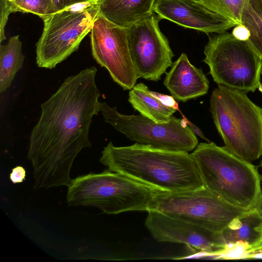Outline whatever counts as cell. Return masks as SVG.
I'll use <instances>...</instances> for the list:
<instances>
[{"mask_svg":"<svg viewBox=\"0 0 262 262\" xmlns=\"http://www.w3.org/2000/svg\"><path fill=\"white\" fill-rule=\"evenodd\" d=\"M97 72L92 67L67 77L41 104V115L32 129L28 154L35 188L68 187L75 159L82 149L92 146L90 127L101 104Z\"/></svg>","mask_w":262,"mask_h":262,"instance_id":"6da1fadb","label":"cell"},{"mask_svg":"<svg viewBox=\"0 0 262 262\" xmlns=\"http://www.w3.org/2000/svg\"><path fill=\"white\" fill-rule=\"evenodd\" d=\"M99 161L109 170L162 191L175 192L204 187L192 155L155 148L137 143L117 147L110 142Z\"/></svg>","mask_w":262,"mask_h":262,"instance_id":"7a4b0ae2","label":"cell"},{"mask_svg":"<svg viewBox=\"0 0 262 262\" xmlns=\"http://www.w3.org/2000/svg\"><path fill=\"white\" fill-rule=\"evenodd\" d=\"M209 110L228 151L251 163L262 156V108L246 92L218 85L210 96Z\"/></svg>","mask_w":262,"mask_h":262,"instance_id":"3957f363","label":"cell"},{"mask_svg":"<svg viewBox=\"0 0 262 262\" xmlns=\"http://www.w3.org/2000/svg\"><path fill=\"white\" fill-rule=\"evenodd\" d=\"M191 154L205 188L233 205L253 208L262 191L261 176L252 163L210 142L199 143Z\"/></svg>","mask_w":262,"mask_h":262,"instance_id":"277c9868","label":"cell"},{"mask_svg":"<svg viewBox=\"0 0 262 262\" xmlns=\"http://www.w3.org/2000/svg\"><path fill=\"white\" fill-rule=\"evenodd\" d=\"M68 187L69 205L95 207L108 214L148 211L155 196L162 191L109 170L79 176Z\"/></svg>","mask_w":262,"mask_h":262,"instance_id":"5b68a950","label":"cell"},{"mask_svg":"<svg viewBox=\"0 0 262 262\" xmlns=\"http://www.w3.org/2000/svg\"><path fill=\"white\" fill-rule=\"evenodd\" d=\"M203 61L218 84L254 92L260 83L262 58L248 40L227 32L208 35Z\"/></svg>","mask_w":262,"mask_h":262,"instance_id":"8992f818","label":"cell"},{"mask_svg":"<svg viewBox=\"0 0 262 262\" xmlns=\"http://www.w3.org/2000/svg\"><path fill=\"white\" fill-rule=\"evenodd\" d=\"M98 14V0H96L71 6L41 18L44 27L36 48L38 67L54 68L77 50Z\"/></svg>","mask_w":262,"mask_h":262,"instance_id":"52a82bcc","label":"cell"},{"mask_svg":"<svg viewBox=\"0 0 262 262\" xmlns=\"http://www.w3.org/2000/svg\"><path fill=\"white\" fill-rule=\"evenodd\" d=\"M250 209L229 204L204 187L180 192L160 191L154 198L149 210L222 232L233 219Z\"/></svg>","mask_w":262,"mask_h":262,"instance_id":"ba28073f","label":"cell"},{"mask_svg":"<svg viewBox=\"0 0 262 262\" xmlns=\"http://www.w3.org/2000/svg\"><path fill=\"white\" fill-rule=\"evenodd\" d=\"M100 112L105 122L137 143L164 150L187 152L198 145L195 133L185 118L172 116L166 122L157 123L141 114H122L105 102L101 103Z\"/></svg>","mask_w":262,"mask_h":262,"instance_id":"9c48e42d","label":"cell"},{"mask_svg":"<svg viewBox=\"0 0 262 262\" xmlns=\"http://www.w3.org/2000/svg\"><path fill=\"white\" fill-rule=\"evenodd\" d=\"M161 19L153 12L128 28V48L138 79L158 81L172 65L174 54L160 30Z\"/></svg>","mask_w":262,"mask_h":262,"instance_id":"30bf717a","label":"cell"},{"mask_svg":"<svg viewBox=\"0 0 262 262\" xmlns=\"http://www.w3.org/2000/svg\"><path fill=\"white\" fill-rule=\"evenodd\" d=\"M90 32L94 59L124 90H132L138 78L128 48V29L118 26L98 14Z\"/></svg>","mask_w":262,"mask_h":262,"instance_id":"8fae6325","label":"cell"},{"mask_svg":"<svg viewBox=\"0 0 262 262\" xmlns=\"http://www.w3.org/2000/svg\"><path fill=\"white\" fill-rule=\"evenodd\" d=\"M147 212L145 225L158 242L184 244L203 256L213 258L226 245L222 232H214L155 210Z\"/></svg>","mask_w":262,"mask_h":262,"instance_id":"7c38bea8","label":"cell"},{"mask_svg":"<svg viewBox=\"0 0 262 262\" xmlns=\"http://www.w3.org/2000/svg\"><path fill=\"white\" fill-rule=\"evenodd\" d=\"M153 12L161 19L207 34L225 32L238 25L198 0H155Z\"/></svg>","mask_w":262,"mask_h":262,"instance_id":"4fadbf2b","label":"cell"},{"mask_svg":"<svg viewBox=\"0 0 262 262\" xmlns=\"http://www.w3.org/2000/svg\"><path fill=\"white\" fill-rule=\"evenodd\" d=\"M164 85L175 100L186 102L206 95L209 82L202 69L193 66L183 53L166 73Z\"/></svg>","mask_w":262,"mask_h":262,"instance_id":"5bb4252c","label":"cell"},{"mask_svg":"<svg viewBox=\"0 0 262 262\" xmlns=\"http://www.w3.org/2000/svg\"><path fill=\"white\" fill-rule=\"evenodd\" d=\"M155 0H98L99 14L115 24L128 28L153 13Z\"/></svg>","mask_w":262,"mask_h":262,"instance_id":"9a60e30c","label":"cell"},{"mask_svg":"<svg viewBox=\"0 0 262 262\" xmlns=\"http://www.w3.org/2000/svg\"><path fill=\"white\" fill-rule=\"evenodd\" d=\"M128 101L141 115L157 123L167 122L177 110L163 104L143 83L136 84L130 90Z\"/></svg>","mask_w":262,"mask_h":262,"instance_id":"2e32d148","label":"cell"},{"mask_svg":"<svg viewBox=\"0 0 262 262\" xmlns=\"http://www.w3.org/2000/svg\"><path fill=\"white\" fill-rule=\"evenodd\" d=\"M261 222V217L253 208L235 218L222 232L226 244L242 241L252 245L256 251L262 250L260 234L256 230Z\"/></svg>","mask_w":262,"mask_h":262,"instance_id":"e0dca14e","label":"cell"},{"mask_svg":"<svg viewBox=\"0 0 262 262\" xmlns=\"http://www.w3.org/2000/svg\"><path fill=\"white\" fill-rule=\"evenodd\" d=\"M19 35L11 37L7 43L0 46V93L6 91L17 72L21 69L25 56Z\"/></svg>","mask_w":262,"mask_h":262,"instance_id":"ac0fdd59","label":"cell"},{"mask_svg":"<svg viewBox=\"0 0 262 262\" xmlns=\"http://www.w3.org/2000/svg\"><path fill=\"white\" fill-rule=\"evenodd\" d=\"M241 23L249 32L248 41L262 58V0H246Z\"/></svg>","mask_w":262,"mask_h":262,"instance_id":"d6986e66","label":"cell"},{"mask_svg":"<svg viewBox=\"0 0 262 262\" xmlns=\"http://www.w3.org/2000/svg\"><path fill=\"white\" fill-rule=\"evenodd\" d=\"M210 10L241 25L246 0H198Z\"/></svg>","mask_w":262,"mask_h":262,"instance_id":"ffe728a7","label":"cell"},{"mask_svg":"<svg viewBox=\"0 0 262 262\" xmlns=\"http://www.w3.org/2000/svg\"><path fill=\"white\" fill-rule=\"evenodd\" d=\"M15 12L30 13L41 18L57 12L52 0H8Z\"/></svg>","mask_w":262,"mask_h":262,"instance_id":"44dd1931","label":"cell"},{"mask_svg":"<svg viewBox=\"0 0 262 262\" xmlns=\"http://www.w3.org/2000/svg\"><path fill=\"white\" fill-rule=\"evenodd\" d=\"M255 251L254 247L248 243L238 241L226 244L213 258L219 259H248V256Z\"/></svg>","mask_w":262,"mask_h":262,"instance_id":"7402d4cb","label":"cell"},{"mask_svg":"<svg viewBox=\"0 0 262 262\" xmlns=\"http://www.w3.org/2000/svg\"><path fill=\"white\" fill-rule=\"evenodd\" d=\"M1 19H0V41L1 42L6 39L5 27L10 13L15 12L14 8L8 0H0Z\"/></svg>","mask_w":262,"mask_h":262,"instance_id":"603a6c76","label":"cell"},{"mask_svg":"<svg viewBox=\"0 0 262 262\" xmlns=\"http://www.w3.org/2000/svg\"><path fill=\"white\" fill-rule=\"evenodd\" d=\"M58 11L79 4L92 2L96 0H52Z\"/></svg>","mask_w":262,"mask_h":262,"instance_id":"cb8c5ba5","label":"cell"},{"mask_svg":"<svg viewBox=\"0 0 262 262\" xmlns=\"http://www.w3.org/2000/svg\"><path fill=\"white\" fill-rule=\"evenodd\" d=\"M26 177V170L20 166L12 169L10 174V179L13 184L20 183L24 181Z\"/></svg>","mask_w":262,"mask_h":262,"instance_id":"d4e9b609","label":"cell"},{"mask_svg":"<svg viewBox=\"0 0 262 262\" xmlns=\"http://www.w3.org/2000/svg\"><path fill=\"white\" fill-rule=\"evenodd\" d=\"M232 34L236 38L244 40H248L250 35L248 29L242 25L235 26L232 31Z\"/></svg>","mask_w":262,"mask_h":262,"instance_id":"484cf974","label":"cell"},{"mask_svg":"<svg viewBox=\"0 0 262 262\" xmlns=\"http://www.w3.org/2000/svg\"><path fill=\"white\" fill-rule=\"evenodd\" d=\"M261 218V222L257 227L256 230L260 234L261 242L262 243V192L259 195L253 207Z\"/></svg>","mask_w":262,"mask_h":262,"instance_id":"4316f807","label":"cell"},{"mask_svg":"<svg viewBox=\"0 0 262 262\" xmlns=\"http://www.w3.org/2000/svg\"><path fill=\"white\" fill-rule=\"evenodd\" d=\"M187 124L189 125V126L191 129V130L194 132V133L197 134L201 138L205 140L208 142H210L209 140L207 138L205 137V136L203 134V133L201 130V129L198 127H197L196 126L194 125L191 122L188 121L187 119Z\"/></svg>","mask_w":262,"mask_h":262,"instance_id":"83f0119b","label":"cell"},{"mask_svg":"<svg viewBox=\"0 0 262 262\" xmlns=\"http://www.w3.org/2000/svg\"><path fill=\"white\" fill-rule=\"evenodd\" d=\"M262 259V250L251 253L248 257V259Z\"/></svg>","mask_w":262,"mask_h":262,"instance_id":"f1b7e54d","label":"cell"},{"mask_svg":"<svg viewBox=\"0 0 262 262\" xmlns=\"http://www.w3.org/2000/svg\"><path fill=\"white\" fill-rule=\"evenodd\" d=\"M258 89L259 91V92L262 94V84L261 83H259Z\"/></svg>","mask_w":262,"mask_h":262,"instance_id":"f546056e","label":"cell"}]
</instances>
